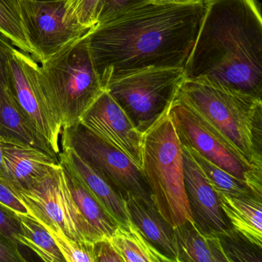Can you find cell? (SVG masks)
I'll return each mask as SVG.
<instances>
[{"label":"cell","instance_id":"6da1fadb","mask_svg":"<svg viewBox=\"0 0 262 262\" xmlns=\"http://www.w3.org/2000/svg\"><path fill=\"white\" fill-rule=\"evenodd\" d=\"M205 0H149L97 24L88 47L102 87L150 68H184L195 40Z\"/></svg>","mask_w":262,"mask_h":262},{"label":"cell","instance_id":"7a4b0ae2","mask_svg":"<svg viewBox=\"0 0 262 262\" xmlns=\"http://www.w3.org/2000/svg\"><path fill=\"white\" fill-rule=\"evenodd\" d=\"M184 74L261 99L262 18L257 0H205Z\"/></svg>","mask_w":262,"mask_h":262},{"label":"cell","instance_id":"3957f363","mask_svg":"<svg viewBox=\"0 0 262 262\" xmlns=\"http://www.w3.org/2000/svg\"><path fill=\"white\" fill-rule=\"evenodd\" d=\"M176 96L217 128L251 165L262 168L261 99L191 79H184Z\"/></svg>","mask_w":262,"mask_h":262},{"label":"cell","instance_id":"277c9868","mask_svg":"<svg viewBox=\"0 0 262 262\" xmlns=\"http://www.w3.org/2000/svg\"><path fill=\"white\" fill-rule=\"evenodd\" d=\"M142 171L158 211L173 228L192 221L184 184L182 144L168 110L143 134Z\"/></svg>","mask_w":262,"mask_h":262},{"label":"cell","instance_id":"5b68a950","mask_svg":"<svg viewBox=\"0 0 262 262\" xmlns=\"http://www.w3.org/2000/svg\"><path fill=\"white\" fill-rule=\"evenodd\" d=\"M86 35L39 67L42 86L60 118L62 128L79 122L83 113L104 90Z\"/></svg>","mask_w":262,"mask_h":262},{"label":"cell","instance_id":"8992f818","mask_svg":"<svg viewBox=\"0 0 262 262\" xmlns=\"http://www.w3.org/2000/svg\"><path fill=\"white\" fill-rule=\"evenodd\" d=\"M184 79V68H150L113 79L104 90L144 134L168 110Z\"/></svg>","mask_w":262,"mask_h":262},{"label":"cell","instance_id":"52a82bcc","mask_svg":"<svg viewBox=\"0 0 262 262\" xmlns=\"http://www.w3.org/2000/svg\"><path fill=\"white\" fill-rule=\"evenodd\" d=\"M181 144L235 177L262 195V168L251 165L240 151L191 105L176 96L168 108Z\"/></svg>","mask_w":262,"mask_h":262},{"label":"cell","instance_id":"ba28073f","mask_svg":"<svg viewBox=\"0 0 262 262\" xmlns=\"http://www.w3.org/2000/svg\"><path fill=\"white\" fill-rule=\"evenodd\" d=\"M15 191L29 214L46 228L73 240L95 242L103 238L81 214L72 197L60 163L27 189Z\"/></svg>","mask_w":262,"mask_h":262},{"label":"cell","instance_id":"9c48e42d","mask_svg":"<svg viewBox=\"0 0 262 262\" xmlns=\"http://www.w3.org/2000/svg\"><path fill=\"white\" fill-rule=\"evenodd\" d=\"M39 67L31 56L15 48L7 40L4 73L7 88L19 108L58 156L62 122L42 86Z\"/></svg>","mask_w":262,"mask_h":262},{"label":"cell","instance_id":"30bf717a","mask_svg":"<svg viewBox=\"0 0 262 262\" xmlns=\"http://www.w3.org/2000/svg\"><path fill=\"white\" fill-rule=\"evenodd\" d=\"M62 148L73 150L99 171L115 190L126 199L132 193L155 204L142 169L126 155L92 133L80 122L62 128Z\"/></svg>","mask_w":262,"mask_h":262},{"label":"cell","instance_id":"8fae6325","mask_svg":"<svg viewBox=\"0 0 262 262\" xmlns=\"http://www.w3.org/2000/svg\"><path fill=\"white\" fill-rule=\"evenodd\" d=\"M20 4L27 36L34 50V59L41 63L90 30L70 18L67 0H20Z\"/></svg>","mask_w":262,"mask_h":262},{"label":"cell","instance_id":"7c38bea8","mask_svg":"<svg viewBox=\"0 0 262 262\" xmlns=\"http://www.w3.org/2000/svg\"><path fill=\"white\" fill-rule=\"evenodd\" d=\"M79 122L142 169L143 134L106 90L87 108Z\"/></svg>","mask_w":262,"mask_h":262},{"label":"cell","instance_id":"4fadbf2b","mask_svg":"<svg viewBox=\"0 0 262 262\" xmlns=\"http://www.w3.org/2000/svg\"><path fill=\"white\" fill-rule=\"evenodd\" d=\"M184 184L194 225L203 234H228L233 231L222 208L219 194L204 176L186 147L182 145Z\"/></svg>","mask_w":262,"mask_h":262},{"label":"cell","instance_id":"5bb4252c","mask_svg":"<svg viewBox=\"0 0 262 262\" xmlns=\"http://www.w3.org/2000/svg\"><path fill=\"white\" fill-rule=\"evenodd\" d=\"M6 42L0 36V140L37 148L58 158L7 88L4 73Z\"/></svg>","mask_w":262,"mask_h":262},{"label":"cell","instance_id":"9a60e30c","mask_svg":"<svg viewBox=\"0 0 262 262\" xmlns=\"http://www.w3.org/2000/svg\"><path fill=\"white\" fill-rule=\"evenodd\" d=\"M4 153L3 179L15 191L27 189L59 165L58 158L37 148L1 141Z\"/></svg>","mask_w":262,"mask_h":262},{"label":"cell","instance_id":"2e32d148","mask_svg":"<svg viewBox=\"0 0 262 262\" xmlns=\"http://www.w3.org/2000/svg\"><path fill=\"white\" fill-rule=\"evenodd\" d=\"M131 222L144 237L172 262L177 260L174 228L162 217L155 204H148L132 193L125 199Z\"/></svg>","mask_w":262,"mask_h":262},{"label":"cell","instance_id":"e0dca14e","mask_svg":"<svg viewBox=\"0 0 262 262\" xmlns=\"http://www.w3.org/2000/svg\"><path fill=\"white\" fill-rule=\"evenodd\" d=\"M62 149L63 151L58 156L59 162L66 164L77 174L119 225H128L131 220L125 199L99 171L79 157L73 150Z\"/></svg>","mask_w":262,"mask_h":262},{"label":"cell","instance_id":"ac0fdd59","mask_svg":"<svg viewBox=\"0 0 262 262\" xmlns=\"http://www.w3.org/2000/svg\"><path fill=\"white\" fill-rule=\"evenodd\" d=\"M217 192L233 229L253 245L262 248V197L231 196Z\"/></svg>","mask_w":262,"mask_h":262},{"label":"cell","instance_id":"d6986e66","mask_svg":"<svg viewBox=\"0 0 262 262\" xmlns=\"http://www.w3.org/2000/svg\"><path fill=\"white\" fill-rule=\"evenodd\" d=\"M176 262H229L217 236L203 234L193 221L174 228Z\"/></svg>","mask_w":262,"mask_h":262},{"label":"cell","instance_id":"ffe728a7","mask_svg":"<svg viewBox=\"0 0 262 262\" xmlns=\"http://www.w3.org/2000/svg\"><path fill=\"white\" fill-rule=\"evenodd\" d=\"M75 203L87 223L103 238H110L119 223L108 214L90 188L66 164L59 162Z\"/></svg>","mask_w":262,"mask_h":262},{"label":"cell","instance_id":"44dd1931","mask_svg":"<svg viewBox=\"0 0 262 262\" xmlns=\"http://www.w3.org/2000/svg\"><path fill=\"white\" fill-rule=\"evenodd\" d=\"M110 240L124 262H172L153 246L132 222L125 226L119 225Z\"/></svg>","mask_w":262,"mask_h":262},{"label":"cell","instance_id":"7402d4cb","mask_svg":"<svg viewBox=\"0 0 262 262\" xmlns=\"http://www.w3.org/2000/svg\"><path fill=\"white\" fill-rule=\"evenodd\" d=\"M24 239L23 245L33 250L46 262H66L50 231L30 214H18Z\"/></svg>","mask_w":262,"mask_h":262},{"label":"cell","instance_id":"603a6c76","mask_svg":"<svg viewBox=\"0 0 262 262\" xmlns=\"http://www.w3.org/2000/svg\"><path fill=\"white\" fill-rule=\"evenodd\" d=\"M0 35L34 59V50L23 20L20 0H0Z\"/></svg>","mask_w":262,"mask_h":262},{"label":"cell","instance_id":"cb8c5ba5","mask_svg":"<svg viewBox=\"0 0 262 262\" xmlns=\"http://www.w3.org/2000/svg\"><path fill=\"white\" fill-rule=\"evenodd\" d=\"M185 147L188 148L190 154L197 162L210 185L216 191L231 196L257 195L262 197V195H259L254 192L245 181L235 177L215 164L210 162L196 150L189 147Z\"/></svg>","mask_w":262,"mask_h":262},{"label":"cell","instance_id":"d4e9b609","mask_svg":"<svg viewBox=\"0 0 262 262\" xmlns=\"http://www.w3.org/2000/svg\"><path fill=\"white\" fill-rule=\"evenodd\" d=\"M219 237L229 262H261V248L253 245L234 229L230 234Z\"/></svg>","mask_w":262,"mask_h":262},{"label":"cell","instance_id":"484cf974","mask_svg":"<svg viewBox=\"0 0 262 262\" xmlns=\"http://www.w3.org/2000/svg\"><path fill=\"white\" fill-rule=\"evenodd\" d=\"M47 230L53 236L66 262H96L93 242L73 240L57 231L50 228Z\"/></svg>","mask_w":262,"mask_h":262},{"label":"cell","instance_id":"4316f807","mask_svg":"<svg viewBox=\"0 0 262 262\" xmlns=\"http://www.w3.org/2000/svg\"><path fill=\"white\" fill-rule=\"evenodd\" d=\"M100 0H67V13L70 18L85 28L96 25Z\"/></svg>","mask_w":262,"mask_h":262},{"label":"cell","instance_id":"83f0119b","mask_svg":"<svg viewBox=\"0 0 262 262\" xmlns=\"http://www.w3.org/2000/svg\"><path fill=\"white\" fill-rule=\"evenodd\" d=\"M0 234L19 248L23 245L22 227L17 213L0 203Z\"/></svg>","mask_w":262,"mask_h":262},{"label":"cell","instance_id":"f1b7e54d","mask_svg":"<svg viewBox=\"0 0 262 262\" xmlns=\"http://www.w3.org/2000/svg\"><path fill=\"white\" fill-rule=\"evenodd\" d=\"M147 1L149 0H100L96 17V25L127 9Z\"/></svg>","mask_w":262,"mask_h":262},{"label":"cell","instance_id":"f546056e","mask_svg":"<svg viewBox=\"0 0 262 262\" xmlns=\"http://www.w3.org/2000/svg\"><path fill=\"white\" fill-rule=\"evenodd\" d=\"M0 203L17 214H29L28 210L16 191L2 178H0Z\"/></svg>","mask_w":262,"mask_h":262},{"label":"cell","instance_id":"4dcf8cb0","mask_svg":"<svg viewBox=\"0 0 262 262\" xmlns=\"http://www.w3.org/2000/svg\"><path fill=\"white\" fill-rule=\"evenodd\" d=\"M96 262H124L110 238H102L93 242Z\"/></svg>","mask_w":262,"mask_h":262},{"label":"cell","instance_id":"1f68e13d","mask_svg":"<svg viewBox=\"0 0 262 262\" xmlns=\"http://www.w3.org/2000/svg\"><path fill=\"white\" fill-rule=\"evenodd\" d=\"M26 259L14 244L0 234V262H25Z\"/></svg>","mask_w":262,"mask_h":262},{"label":"cell","instance_id":"d6a6232c","mask_svg":"<svg viewBox=\"0 0 262 262\" xmlns=\"http://www.w3.org/2000/svg\"><path fill=\"white\" fill-rule=\"evenodd\" d=\"M4 153H3L2 145L0 142V178L4 177Z\"/></svg>","mask_w":262,"mask_h":262},{"label":"cell","instance_id":"836d02e7","mask_svg":"<svg viewBox=\"0 0 262 262\" xmlns=\"http://www.w3.org/2000/svg\"><path fill=\"white\" fill-rule=\"evenodd\" d=\"M156 1H165V2H190L193 0H156Z\"/></svg>","mask_w":262,"mask_h":262},{"label":"cell","instance_id":"e575fe53","mask_svg":"<svg viewBox=\"0 0 262 262\" xmlns=\"http://www.w3.org/2000/svg\"><path fill=\"white\" fill-rule=\"evenodd\" d=\"M34 1H59V0H34Z\"/></svg>","mask_w":262,"mask_h":262}]
</instances>
